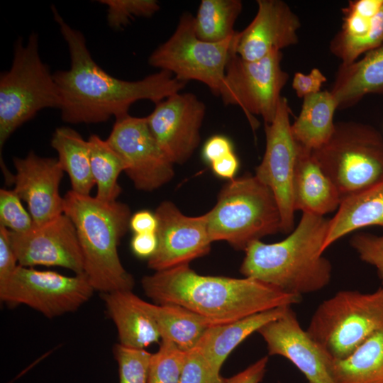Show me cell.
<instances>
[{
    "instance_id": "obj_1",
    "label": "cell",
    "mask_w": 383,
    "mask_h": 383,
    "mask_svg": "<svg viewBox=\"0 0 383 383\" xmlns=\"http://www.w3.org/2000/svg\"><path fill=\"white\" fill-rule=\"evenodd\" d=\"M52 11L70 57V69L53 74L65 122L99 123L111 116L117 119L128 115L137 101L149 100L157 104L185 87L187 82L165 70L138 81H126L108 74L92 58L84 35L65 21L55 6Z\"/></svg>"
},
{
    "instance_id": "obj_2",
    "label": "cell",
    "mask_w": 383,
    "mask_h": 383,
    "mask_svg": "<svg viewBox=\"0 0 383 383\" xmlns=\"http://www.w3.org/2000/svg\"><path fill=\"white\" fill-rule=\"evenodd\" d=\"M145 295L157 304H177L209 321L225 324L246 316L292 306L301 296L250 277L201 275L183 265L144 276Z\"/></svg>"
},
{
    "instance_id": "obj_3",
    "label": "cell",
    "mask_w": 383,
    "mask_h": 383,
    "mask_svg": "<svg viewBox=\"0 0 383 383\" xmlns=\"http://www.w3.org/2000/svg\"><path fill=\"white\" fill-rule=\"evenodd\" d=\"M330 219L304 212L289 236L274 243L256 240L245 250L240 272L301 296L326 287L331 281L332 266L323 256Z\"/></svg>"
},
{
    "instance_id": "obj_4",
    "label": "cell",
    "mask_w": 383,
    "mask_h": 383,
    "mask_svg": "<svg viewBox=\"0 0 383 383\" xmlns=\"http://www.w3.org/2000/svg\"><path fill=\"white\" fill-rule=\"evenodd\" d=\"M64 213L75 227L84 273L94 290L102 294L132 290L134 279L123 267L118 252L120 240L129 228L128 206L70 190L64 196Z\"/></svg>"
},
{
    "instance_id": "obj_5",
    "label": "cell",
    "mask_w": 383,
    "mask_h": 383,
    "mask_svg": "<svg viewBox=\"0 0 383 383\" xmlns=\"http://www.w3.org/2000/svg\"><path fill=\"white\" fill-rule=\"evenodd\" d=\"M205 214L211 241L225 240L236 250L245 251L252 242L282 231L274 196L255 175L230 180Z\"/></svg>"
},
{
    "instance_id": "obj_6",
    "label": "cell",
    "mask_w": 383,
    "mask_h": 383,
    "mask_svg": "<svg viewBox=\"0 0 383 383\" xmlns=\"http://www.w3.org/2000/svg\"><path fill=\"white\" fill-rule=\"evenodd\" d=\"M61 98L53 74L41 60L37 33L23 45L14 44L9 70L0 76V148L12 133L45 108H60Z\"/></svg>"
},
{
    "instance_id": "obj_7",
    "label": "cell",
    "mask_w": 383,
    "mask_h": 383,
    "mask_svg": "<svg viewBox=\"0 0 383 383\" xmlns=\"http://www.w3.org/2000/svg\"><path fill=\"white\" fill-rule=\"evenodd\" d=\"M311 152L341 201L383 181V136L370 125L335 123L330 139Z\"/></svg>"
},
{
    "instance_id": "obj_8",
    "label": "cell",
    "mask_w": 383,
    "mask_h": 383,
    "mask_svg": "<svg viewBox=\"0 0 383 383\" xmlns=\"http://www.w3.org/2000/svg\"><path fill=\"white\" fill-rule=\"evenodd\" d=\"M382 328L383 287L337 292L319 304L306 331L331 358L342 360Z\"/></svg>"
},
{
    "instance_id": "obj_9",
    "label": "cell",
    "mask_w": 383,
    "mask_h": 383,
    "mask_svg": "<svg viewBox=\"0 0 383 383\" xmlns=\"http://www.w3.org/2000/svg\"><path fill=\"white\" fill-rule=\"evenodd\" d=\"M235 35L218 43L204 41L196 35L194 16L186 12L170 38L150 54L148 63L171 72L180 81L204 83L220 96L226 65L234 53Z\"/></svg>"
},
{
    "instance_id": "obj_10",
    "label": "cell",
    "mask_w": 383,
    "mask_h": 383,
    "mask_svg": "<svg viewBox=\"0 0 383 383\" xmlns=\"http://www.w3.org/2000/svg\"><path fill=\"white\" fill-rule=\"evenodd\" d=\"M282 59L281 51L255 61L233 53L226 65L220 96L225 105L240 107L254 129L258 125L254 115L270 123L277 113L281 91L289 78L281 67Z\"/></svg>"
},
{
    "instance_id": "obj_11",
    "label": "cell",
    "mask_w": 383,
    "mask_h": 383,
    "mask_svg": "<svg viewBox=\"0 0 383 383\" xmlns=\"http://www.w3.org/2000/svg\"><path fill=\"white\" fill-rule=\"evenodd\" d=\"M94 291L85 274L66 276L18 265L0 285V299L8 304H24L47 318H55L79 309Z\"/></svg>"
},
{
    "instance_id": "obj_12",
    "label": "cell",
    "mask_w": 383,
    "mask_h": 383,
    "mask_svg": "<svg viewBox=\"0 0 383 383\" xmlns=\"http://www.w3.org/2000/svg\"><path fill=\"white\" fill-rule=\"evenodd\" d=\"M106 140L122 159L124 172L137 189L154 191L174 177V164L153 137L146 116L128 114L116 119Z\"/></svg>"
},
{
    "instance_id": "obj_13",
    "label": "cell",
    "mask_w": 383,
    "mask_h": 383,
    "mask_svg": "<svg viewBox=\"0 0 383 383\" xmlns=\"http://www.w3.org/2000/svg\"><path fill=\"white\" fill-rule=\"evenodd\" d=\"M290 113L288 101L282 96L274 120L265 123V151L255 174L273 193L280 211L282 231L286 233L294 230L292 181L298 152Z\"/></svg>"
},
{
    "instance_id": "obj_14",
    "label": "cell",
    "mask_w": 383,
    "mask_h": 383,
    "mask_svg": "<svg viewBox=\"0 0 383 383\" xmlns=\"http://www.w3.org/2000/svg\"><path fill=\"white\" fill-rule=\"evenodd\" d=\"M205 104L192 93L174 94L146 116L159 146L173 164L188 160L200 143Z\"/></svg>"
},
{
    "instance_id": "obj_15",
    "label": "cell",
    "mask_w": 383,
    "mask_h": 383,
    "mask_svg": "<svg viewBox=\"0 0 383 383\" xmlns=\"http://www.w3.org/2000/svg\"><path fill=\"white\" fill-rule=\"evenodd\" d=\"M158 228L157 248L148 260L155 272L189 263L208 254L212 243L206 214L187 216L171 201L162 202L155 212Z\"/></svg>"
},
{
    "instance_id": "obj_16",
    "label": "cell",
    "mask_w": 383,
    "mask_h": 383,
    "mask_svg": "<svg viewBox=\"0 0 383 383\" xmlns=\"http://www.w3.org/2000/svg\"><path fill=\"white\" fill-rule=\"evenodd\" d=\"M18 265L56 266L84 273V259L75 227L65 213L24 233L9 231Z\"/></svg>"
},
{
    "instance_id": "obj_17",
    "label": "cell",
    "mask_w": 383,
    "mask_h": 383,
    "mask_svg": "<svg viewBox=\"0 0 383 383\" xmlns=\"http://www.w3.org/2000/svg\"><path fill=\"white\" fill-rule=\"evenodd\" d=\"M1 162L6 180L14 184V192L26 202L35 226L64 213L60 185L65 172L57 159L40 157L30 151L23 158L13 157L14 175Z\"/></svg>"
},
{
    "instance_id": "obj_18",
    "label": "cell",
    "mask_w": 383,
    "mask_h": 383,
    "mask_svg": "<svg viewBox=\"0 0 383 383\" xmlns=\"http://www.w3.org/2000/svg\"><path fill=\"white\" fill-rule=\"evenodd\" d=\"M257 333L266 343L268 354L287 359L308 383H335L331 371L333 359L303 329L291 306Z\"/></svg>"
},
{
    "instance_id": "obj_19",
    "label": "cell",
    "mask_w": 383,
    "mask_h": 383,
    "mask_svg": "<svg viewBox=\"0 0 383 383\" xmlns=\"http://www.w3.org/2000/svg\"><path fill=\"white\" fill-rule=\"evenodd\" d=\"M257 11L250 23L236 31L233 51L248 61L259 60L274 51L298 42L299 17L281 0H257Z\"/></svg>"
},
{
    "instance_id": "obj_20",
    "label": "cell",
    "mask_w": 383,
    "mask_h": 383,
    "mask_svg": "<svg viewBox=\"0 0 383 383\" xmlns=\"http://www.w3.org/2000/svg\"><path fill=\"white\" fill-rule=\"evenodd\" d=\"M296 211L318 216L338 209L341 198L337 188L314 158L311 150L298 144L292 181Z\"/></svg>"
},
{
    "instance_id": "obj_21",
    "label": "cell",
    "mask_w": 383,
    "mask_h": 383,
    "mask_svg": "<svg viewBox=\"0 0 383 383\" xmlns=\"http://www.w3.org/2000/svg\"><path fill=\"white\" fill-rule=\"evenodd\" d=\"M102 299L116 326L119 344L130 348L145 349L161 338L155 321L145 307V301L132 290L104 293Z\"/></svg>"
},
{
    "instance_id": "obj_22",
    "label": "cell",
    "mask_w": 383,
    "mask_h": 383,
    "mask_svg": "<svg viewBox=\"0 0 383 383\" xmlns=\"http://www.w3.org/2000/svg\"><path fill=\"white\" fill-rule=\"evenodd\" d=\"M289 306H281L257 313L225 324L209 327L194 348L211 367L221 369L231 353L248 336L269 322L282 316Z\"/></svg>"
},
{
    "instance_id": "obj_23",
    "label": "cell",
    "mask_w": 383,
    "mask_h": 383,
    "mask_svg": "<svg viewBox=\"0 0 383 383\" xmlns=\"http://www.w3.org/2000/svg\"><path fill=\"white\" fill-rule=\"evenodd\" d=\"M338 109H345L370 94H383V45L361 60L340 65L330 91Z\"/></svg>"
},
{
    "instance_id": "obj_24",
    "label": "cell",
    "mask_w": 383,
    "mask_h": 383,
    "mask_svg": "<svg viewBox=\"0 0 383 383\" xmlns=\"http://www.w3.org/2000/svg\"><path fill=\"white\" fill-rule=\"evenodd\" d=\"M372 226L383 227V181L341 201L330 219L323 252L349 233Z\"/></svg>"
},
{
    "instance_id": "obj_25",
    "label": "cell",
    "mask_w": 383,
    "mask_h": 383,
    "mask_svg": "<svg viewBox=\"0 0 383 383\" xmlns=\"http://www.w3.org/2000/svg\"><path fill=\"white\" fill-rule=\"evenodd\" d=\"M303 99L300 113L291 130L299 145L313 150L331 137L335 124L333 115L338 108L330 91H320Z\"/></svg>"
},
{
    "instance_id": "obj_26",
    "label": "cell",
    "mask_w": 383,
    "mask_h": 383,
    "mask_svg": "<svg viewBox=\"0 0 383 383\" xmlns=\"http://www.w3.org/2000/svg\"><path fill=\"white\" fill-rule=\"evenodd\" d=\"M145 307L156 323L162 340L174 343L184 351L194 349L211 323L177 304H157L145 301Z\"/></svg>"
},
{
    "instance_id": "obj_27",
    "label": "cell",
    "mask_w": 383,
    "mask_h": 383,
    "mask_svg": "<svg viewBox=\"0 0 383 383\" xmlns=\"http://www.w3.org/2000/svg\"><path fill=\"white\" fill-rule=\"evenodd\" d=\"M51 146L57 153V160L70 178L72 191L90 195L95 185L91 174L88 140L75 130L62 126L52 133Z\"/></svg>"
},
{
    "instance_id": "obj_28",
    "label": "cell",
    "mask_w": 383,
    "mask_h": 383,
    "mask_svg": "<svg viewBox=\"0 0 383 383\" xmlns=\"http://www.w3.org/2000/svg\"><path fill=\"white\" fill-rule=\"evenodd\" d=\"M331 371L335 383H383V328L348 357L333 360Z\"/></svg>"
},
{
    "instance_id": "obj_29",
    "label": "cell",
    "mask_w": 383,
    "mask_h": 383,
    "mask_svg": "<svg viewBox=\"0 0 383 383\" xmlns=\"http://www.w3.org/2000/svg\"><path fill=\"white\" fill-rule=\"evenodd\" d=\"M87 140L91 174L96 186L95 196L106 202L116 201L122 191L118 179L124 172L123 162L107 140L92 134Z\"/></svg>"
},
{
    "instance_id": "obj_30",
    "label": "cell",
    "mask_w": 383,
    "mask_h": 383,
    "mask_svg": "<svg viewBox=\"0 0 383 383\" xmlns=\"http://www.w3.org/2000/svg\"><path fill=\"white\" fill-rule=\"evenodd\" d=\"M242 9L240 0H202L194 17L196 36L209 43L233 36V26Z\"/></svg>"
},
{
    "instance_id": "obj_31",
    "label": "cell",
    "mask_w": 383,
    "mask_h": 383,
    "mask_svg": "<svg viewBox=\"0 0 383 383\" xmlns=\"http://www.w3.org/2000/svg\"><path fill=\"white\" fill-rule=\"evenodd\" d=\"M383 5V0L350 1L343 9V23L330 43L331 52L338 58L368 32L372 20Z\"/></svg>"
},
{
    "instance_id": "obj_32",
    "label": "cell",
    "mask_w": 383,
    "mask_h": 383,
    "mask_svg": "<svg viewBox=\"0 0 383 383\" xmlns=\"http://www.w3.org/2000/svg\"><path fill=\"white\" fill-rule=\"evenodd\" d=\"M186 355L172 341L162 340L159 350L152 354L147 383H180Z\"/></svg>"
},
{
    "instance_id": "obj_33",
    "label": "cell",
    "mask_w": 383,
    "mask_h": 383,
    "mask_svg": "<svg viewBox=\"0 0 383 383\" xmlns=\"http://www.w3.org/2000/svg\"><path fill=\"white\" fill-rule=\"evenodd\" d=\"M113 354L118 365L119 383H147L152 353L118 343Z\"/></svg>"
},
{
    "instance_id": "obj_34",
    "label": "cell",
    "mask_w": 383,
    "mask_h": 383,
    "mask_svg": "<svg viewBox=\"0 0 383 383\" xmlns=\"http://www.w3.org/2000/svg\"><path fill=\"white\" fill-rule=\"evenodd\" d=\"M107 6V22L113 29H121L135 17H151L159 9L155 0H100Z\"/></svg>"
},
{
    "instance_id": "obj_35",
    "label": "cell",
    "mask_w": 383,
    "mask_h": 383,
    "mask_svg": "<svg viewBox=\"0 0 383 383\" xmlns=\"http://www.w3.org/2000/svg\"><path fill=\"white\" fill-rule=\"evenodd\" d=\"M0 225L14 233L28 231L35 226L13 189H0Z\"/></svg>"
},
{
    "instance_id": "obj_36",
    "label": "cell",
    "mask_w": 383,
    "mask_h": 383,
    "mask_svg": "<svg viewBox=\"0 0 383 383\" xmlns=\"http://www.w3.org/2000/svg\"><path fill=\"white\" fill-rule=\"evenodd\" d=\"M226 379L196 348L187 352L180 383H225Z\"/></svg>"
},
{
    "instance_id": "obj_37",
    "label": "cell",
    "mask_w": 383,
    "mask_h": 383,
    "mask_svg": "<svg viewBox=\"0 0 383 383\" xmlns=\"http://www.w3.org/2000/svg\"><path fill=\"white\" fill-rule=\"evenodd\" d=\"M350 244L362 261L377 269L383 285V235L359 233L352 238Z\"/></svg>"
},
{
    "instance_id": "obj_38",
    "label": "cell",
    "mask_w": 383,
    "mask_h": 383,
    "mask_svg": "<svg viewBox=\"0 0 383 383\" xmlns=\"http://www.w3.org/2000/svg\"><path fill=\"white\" fill-rule=\"evenodd\" d=\"M382 45H383V5L374 17L367 34L353 45L340 58V65L351 64L362 54L367 53Z\"/></svg>"
},
{
    "instance_id": "obj_39",
    "label": "cell",
    "mask_w": 383,
    "mask_h": 383,
    "mask_svg": "<svg viewBox=\"0 0 383 383\" xmlns=\"http://www.w3.org/2000/svg\"><path fill=\"white\" fill-rule=\"evenodd\" d=\"M18 266L12 248L9 231L0 225V285L4 284Z\"/></svg>"
},
{
    "instance_id": "obj_40",
    "label": "cell",
    "mask_w": 383,
    "mask_h": 383,
    "mask_svg": "<svg viewBox=\"0 0 383 383\" xmlns=\"http://www.w3.org/2000/svg\"><path fill=\"white\" fill-rule=\"evenodd\" d=\"M326 77L318 68H313L308 74L296 72L292 81V87L299 97L304 98L308 95L320 91Z\"/></svg>"
},
{
    "instance_id": "obj_41",
    "label": "cell",
    "mask_w": 383,
    "mask_h": 383,
    "mask_svg": "<svg viewBox=\"0 0 383 383\" xmlns=\"http://www.w3.org/2000/svg\"><path fill=\"white\" fill-rule=\"evenodd\" d=\"M231 141L226 136L216 135L209 138L204 145L202 156L210 165L223 156L233 152Z\"/></svg>"
},
{
    "instance_id": "obj_42",
    "label": "cell",
    "mask_w": 383,
    "mask_h": 383,
    "mask_svg": "<svg viewBox=\"0 0 383 383\" xmlns=\"http://www.w3.org/2000/svg\"><path fill=\"white\" fill-rule=\"evenodd\" d=\"M268 357L259 359L248 367L226 379L225 383H260L267 370Z\"/></svg>"
},
{
    "instance_id": "obj_43",
    "label": "cell",
    "mask_w": 383,
    "mask_h": 383,
    "mask_svg": "<svg viewBox=\"0 0 383 383\" xmlns=\"http://www.w3.org/2000/svg\"><path fill=\"white\" fill-rule=\"evenodd\" d=\"M158 245L157 233H134L131 240V248L135 255L140 258L152 257Z\"/></svg>"
},
{
    "instance_id": "obj_44",
    "label": "cell",
    "mask_w": 383,
    "mask_h": 383,
    "mask_svg": "<svg viewBox=\"0 0 383 383\" xmlns=\"http://www.w3.org/2000/svg\"><path fill=\"white\" fill-rule=\"evenodd\" d=\"M158 221L155 213L142 210L133 213L130 218L129 228L134 233H157Z\"/></svg>"
},
{
    "instance_id": "obj_45",
    "label": "cell",
    "mask_w": 383,
    "mask_h": 383,
    "mask_svg": "<svg viewBox=\"0 0 383 383\" xmlns=\"http://www.w3.org/2000/svg\"><path fill=\"white\" fill-rule=\"evenodd\" d=\"M210 165L216 176L230 181L235 179L239 168V160L233 152L214 161Z\"/></svg>"
}]
</instances>
